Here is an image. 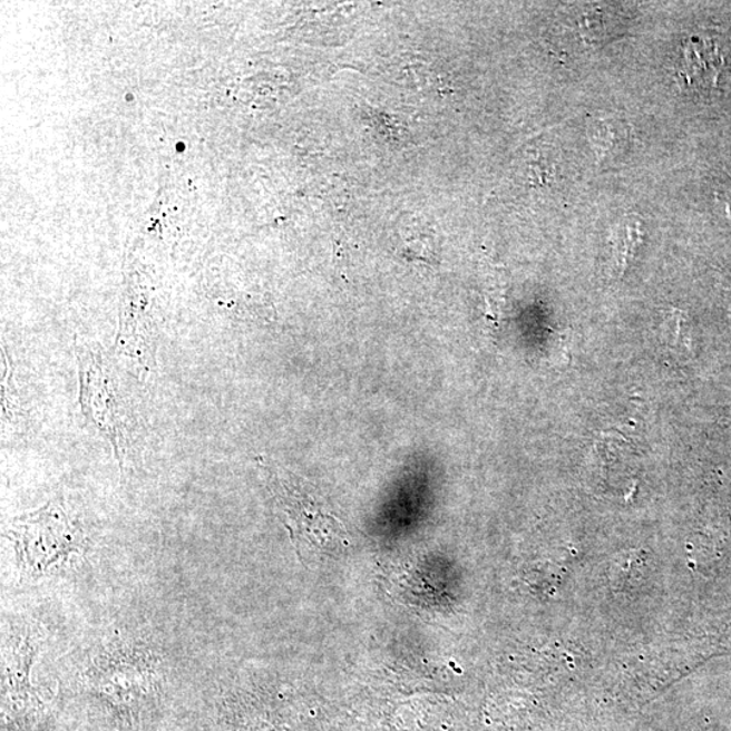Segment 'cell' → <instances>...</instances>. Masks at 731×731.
Instances as JSON below:
<instances>
[{
    "mask_svg": "<svg viewBox=\"0 0 731 731\" xmlns=\"http://www.w3.org/2000/svg\"><path fill=\"white\" fill-rule=\"evenodd\" d=\"M264 481L290 539L304 554L331 552L343 547L347 533L342 522L332 514L311 484L266 459H260Z\"/></svg>",
    "mask_w": 731,
    "mask_h": 731,
    "instance_id": "cell-1",
    "label": "cell"
},
{
    "mask_svg": "<svg viewBox=\"0 0 731 731\" xmlns=\"http://www.w3.org/2000/svg\"><path fill=\"white\" fill-rule=\"evenodd\" d=\"M724 66L727 55L720 42L712 37L693 36L683 43L678 72L691 90L711 91L717 88Z\"/></svg>",
    "mask_w": 731,
    "mask_h": 731,
    "instance_id": "cell-2",
    "label": "cell"
},
{
    "mask_svg": "<svg viewBox=\"0 0 731 731\" xmlns=\"http://www.w3.org/2000/svg\"><path fill=\"white\" fill-rule=\"evenodd\" d=\"M588 138L596 150L598 163H602L625 153L630 129L621 118H592L588 124Z\"/></svg>",
    "mask_w": 731,
    "mask_h": 731,
    "instance_id": "cell-3",
    "label": "cell"
},
{
    "mask_svg": "<svg viewBox=\"0 0 731 731\" xmlns=\"http://www.w3.org/2000/svg\"><path fill=\"white\" fill-rule=\"evenodd\" d=\"M642 242V223L635 214L623 217L613 238L614 269L622 276Z\"/></svg>",
    "mask_w": 731,
    "mask_h": 731,
    "instance_id": "cell-4",
    "label": "cell"
},
{
    "mask_svg": "<svg viewBox=\"0 0 731 731\" xmlns=\"http://www.w3.org/2000/svg\"><path fill=\"white\" fill-rule=\"evenodd\" d=\"M718 197L722 201L724 207H727L728 217L731 222V182H724L721 186L720 194Z\"/></svg>",
    "mask_w": 731,
    "mask_h": 731,
    "instance_id": "cell-5",
    "label": "cell"
}]
</instances>
